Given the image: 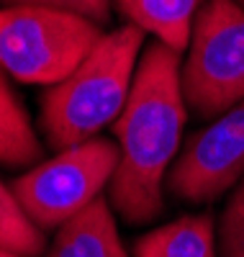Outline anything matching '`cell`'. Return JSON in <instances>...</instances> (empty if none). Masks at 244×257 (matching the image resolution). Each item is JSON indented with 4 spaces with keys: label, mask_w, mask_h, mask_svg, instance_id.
<instances>
[{
    "label": "cell",
    "mask_w": 244,
    "mask_h": 257,
    "mask_svg": "<svg viewBox=\"0 0 244 257\" xmlns=\"http://www.w3.org/2000/svg\"><path fill=\"white\" fill-rule=\"evenodd\" d=\"M180 75V54L162 41L149 44L116 118L118 167L108 190L110 208L129 224H149L162 211V178L180 147L185 123Z\"/></svg>",
    "instance_id": "1"
},
{
    "label": "cell",
    "mask_w": 244,
    "mask_h": 257,
    "mask_svg": "<svg viewBox=\"0 0 244 257\" xmlns=\"http://www.w3.org/2000/svg\"><path fill=\"white\" fill-rule=\"evenodd\" d=\"M142 44L144 31L124 24L103 34L93 52L47 90L41 128L57 152L95 139L103 126L121 116L134 85Z\"/></svg>",
    "instance_id": "2"
},
{
    "label": "cell",
    "mask_w": 244,
    "mask_h": 257,
    "mask_svg": "<svg viewBox=\"0 0 244 257\" xmlns=\"http://www.w3.org/2000/svg\"><path fill=\"white\" fill-rule=\"evenodd\" d=\"M103 31L90 18L44 6L0 8V70L31 85H57L93 52Z\"/></svg>",
    "instance_id": "3"
},
{
    "label": "cell",
    "mask_w": 244,
    "mask_h": 257,
    "mask_svg": "<svg viewBox=\"0 0 244 257\" xmlns=\"http://www.w3.org/2000/svg\"><path fill=\"white\" fill-rule=\"evenodd\" d=\"M116 167L118 144L95 137L31 167L11 185V193L29 221L41 231H49L100 198V190L110 185Z\"/></svg>",
    "instance_id": "4"
},
{
    "label": "cell",
    "mask_w": 244,
    "mask_h": 257,
    "mask_svg": "<svg viewBox=\"0 0 244 257\" xmlns=\"http://www.w3.org/2000/svg\"><path fill=\"white\" fill-rule=\"evenodd\" d=\"M180 85L185 105L203 118L226 113L244 100V8L236 0L203 3Z\"/></svg>",
    "instance_id": "5"
},
{
    "label": "cell",
    "mask_w": 244,
    "mask_h": 257,
    "mask_svg": "<svg viewBox=\"0 0 244 257\" xmlns=\"http://www.w3.org/2000/svg\"><path fill=\"white\" fill-rule=\"evenodd\" d=\"M239 180H244V100L188 142L167 185L177 198L206 203Z\"/></svg>",
    "instance_id": "6"
},
{
    "label": "cell",
    "mask_w": 244,
    "mask_h": 257,
    "mask_svg": "<svg viewBox=\"0 0 244 257\" xmlns=\"http://www.w3.org/2000/svg\"><path fill=\"white\" fill-rule=\"evenodd\" d=\"M47 257H129L118 239L110 203L95 198L77 216L62 224Z\"/></svg>",
    "instance_id": "7"
},
{
    "label": "cell",
    "mask_w": 244,
    "mask_h": 257,
    "mask_svg": "<svg viewBox=\"0 0 244 257\" xmlns=\"http://www.w3.org/2000/svg\"><path fill=\"white\" fill-rule=\"evenodd\" d=\"M113 3L126 24L157 36V41L177 54L188 49L195 18L203 8V0H113Z\"/></svg>",
    "instance_id": "8"
},
{
    "label": "cell",
    "mask_w": 244,
    "mask_h": 257,
    "mask_svg": "<svg viewBox=\"0 0 244 257\" xmlns=\"http://www.w3.org/2000/svg\"><path fill=\"white\" fill-rule=\"evenodd\" d=\"M134 257H213L211 216H183L149 231L134 244Z\"/></svg>",
    "instance_id": "9"
},
{
    "label": "cell",
    "mask_w": 244,
    "mask_h": 257,
    "mask_svg": "<svg viewBox=\"0 0 244 257\" xmlns=\"http://www.w3.org/2000/svg\"><path fill=\"white\" fill-rule=\"evenodd\" d=\"M41 157V144L21 100L13 95L0 70V165L29 167Z\"/></svg>",
    "instance_id": "10"
},
{
    "label": "cell",
    "mask_w": 244,
    "mask_h": 257,
    "mask_svg": "<svg viewBox=\"0 0 244 257\" xmlns=\"http://www.w3.org/2000/svg\"><path fill=\"white\" fill-rule=\"evenodd\" d=\"M0 247L18 257H39L44 249V231L36 229L21 211L11 188L0 183Z\"/></svg>",
    "instance_id": "11"
},
{
    "label": "cell",
    "mask_w": 244,
    "mask_h": 257,
    "mask_svg": "<svg viewBox=\"0 0 244 257\" xmlns=\"http://www.w3.org/2000/svg\"><path fill=\"white\" fill-rule=\"evenodd\" d=\"M221 247L224 257H244V180L236 185L221 216Z\"/></svg>",
    "instance_id": "12"
},
{
    "label": "cell",
    "mask_w": 244,
    "mask_h": 257,
    "mask_svg": "<svg viewBox=\"0 0 244 257\" xmlns=\"http://www.w3.org/2000/svg\"><path fill=\"white\" fill-rule=\"evenodd\" d=\"M8 6H44L57 11H70L82 18H90L93 24L103 26L110 16V0H3Z\"/></svg>",
    "instance_id": "13"
},
{
    "label": "cell",
    "mask_w": 244,
    "mask_h": 257,
    "mask_svg": "<svg viewBox=\"0 0 244 257\" xmlns=\"http://www.w3.org/2000/svg\"><path fill=\"white\" fill-rule=\"evenodd\" d=\"M0 257H18V254H16V252H8V249L0 247Z\"/></svg>",
    "instance_id": "14"
},
{
    "label": "cell",
    "mask_w": 244,
    "mask_h": 257,
    "mask_svg": "<svg viewBox=\"0 0 244 257\" xmlns=\"http://www.w3.org/2000/svg\"><path fill=\"white\" fill-rule=\"evenodd\" d=\"M236 3H239V6H241V8H244V0H236Z\"/></svg>",
    "instance_id": "15"
}]
</instances>
